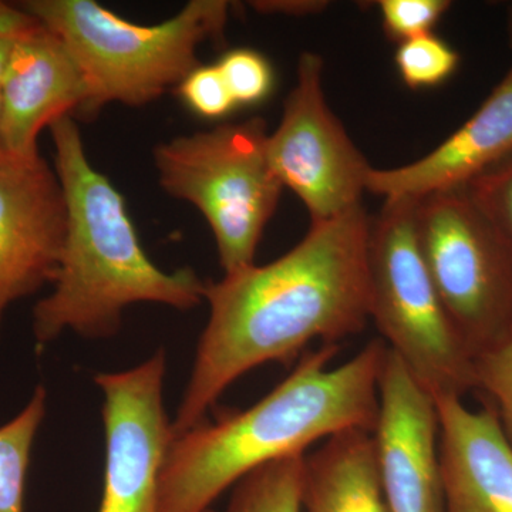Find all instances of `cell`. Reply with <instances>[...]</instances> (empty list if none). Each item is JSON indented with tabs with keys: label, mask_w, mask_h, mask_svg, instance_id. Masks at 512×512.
<instances>
[{
	"label": "cell",
	"mask_w": 512,
	"mask_h": 512,
	"mask_svg": "<svg viewBox=\"0 0 512 512\" xmlns=\"http://www.w3.org/2000/svg\"><path fill=\"white\" fill-rule=\"evenodd\" d=\"M363 205L311 224L281 258L207 282L210 319L171 430L181 436L204 423L235 380L255 367L291 362L315 340L339 345L366 329L369 318Z\"/></svg>",
	"instance_id": "cell-1"
},
{
	"label": "cell",
	"mask_w": 512,
	"mask_h": 512,
	"mask_svg": "<svg viewBox=\"0 0 512 512\" xmlns=\"http://www.w3.org/2000/svg\"><path fill=\"white\" fill-rule=\"evenodd\" d=\"M387 350L373 339L348 362L330 367L339 345H322L254 406L174 437L158 481L160 512L211 510L256 468L308 454L340 431H373Z\"/></svg>",
	"instance_id": "cell-2"
},
{
	"label": "cell",
	"mask_w": 512,
	"mask_h": 512,
	"mask_svg": "<svg viewBox=\"0 0 512 512\" xmlns=\"http://www.w3.org/2000/svg\"><path fill=\"white\" fill-rule=\"evenodd\" d=\"M55 171L66 204V232L53 291L33 309L37 345L72 330L84 338H109L134 303L195 308L207 281L192 268L165 272L148 258L126 201L90 163L72 116L49 127Z\"/></svg>",
	"instance_id": "cell-3"
},
{
	"label": "cell",
	"mask_w": 512,
	"mask_h": 512,
	"mask_svg": "<svg viewBox=\"0 0 512 512\" xmlns=\"http://www.w3.org/2000/svg\"><path fill=\"white\" fill-rule=\"evenodd\" d=\"M55 33L79 66L87 87L80 116L110 103L141 107L160 99L200 66L198 49L224 39L231 3L192 0L158 25L128 22L93 0L18 3Z\"/></svg>",
	"instance_id": "cell-4"
},
{
	"label": "cell",
	"mask_w": 512,
	"mask_h": 512,
	"mask_svg": "<svg viewBox=\"0 0 512 512\" xmlns=\"http://www.w3.org/2000/svg\"><path fill=\"white\" fill-rule=\"evenodd\" d=\"M412 198L384 200L370 218L367 242L369 318L410 375L431 396L476 390V357L434 288L417 239Z\"/></svg>",
	"instance_id": "cell-5"
},
{
	"label": "cell",
	"mask_w": 512,
	"mask_h": 512,
	"mask_svg": "<svg viewBox=\"0 0 512 512\" xmlns=\"http://www.w3.org/2000/svg\"><path fill=\"white\" fill-rule=\"evenodd\" d=\"M268 137L265 120L254 117L173 138L154 150L158 183L204 215L225 275L254 265L284 190L269 163Z\"/></svg>",
	"instance_id": "cell-6"
},
{
	"label": "cell",
	"mask_w": 512,
	"mask_h": 512,
	"mask_svg": "<svg viewBox=\"0 0 512 512\" xmlns=\"http://www.w3.org/2000/svg\"><path fill=\"white\" fill-rule=\"evenodd\" d=\"M417 239L427 271L474 357L512 332V255L468 200L448 190L419 198Z\"/></svg>",
	"instance_id": "cell-7"
},
{
	"label": "cell",
	"mask_w": 512,
	"mask_h": 512,
	"mask_svg": "<svg viewBox=\"0 0 512 512\" xmlns=\"http://www.w3.org/2000/svg\"><path fill=\"white\" fill-rule=\"evenodd\" d=\"M268 158L282 187L298 195L312 224L362 205L372 165L357 150L323 93V60L302 53L281 123L268 137Z\"/></svg>",
	"instance_id": "cell-8"
},
{
	"label": "cell",
	"mask_w": 512,
	"mask_h": 512,
	"mask_svg": "<svg viewBox=\"0 0 512 512\" xmlns=\"http://www.w3.org/2000/svg\"><path fill=\"white\" fill-rule=\"evenodd\" d=\"M167 360L158 350L126 372L100 373L106 470L99 512H160L158 481L173 440L164 407Z\"/></svg>",
	"instance_id": "cell-9"
},
{
	"label": "cell",
	"mask_w": 512,
	"mask_h": 512,
	"mask_svg": "<svg viewBox=\"0 0 512 512\" xmlns=\"http://www.w3.org/2000/svg\"><path fill=\"white\" fill-rule=\"evenodd\" d=\"M66 232V204L40 153L0 148V328L12 303L53 284Z\"/></svg>",
	"instance_id": "cell-10"
},
{
	"label": "cell",
	"mask_w": 512,
	"mask_h": 512,
	"mask_svg": "<svg viewBox=\"0 0 512 512\" xmlns=\"http://www.w3.org/2000/svg\"><path fill=\"white\" fill-rule=\"evenodd\" d=\"M436 400L387 350L373 443L390 512H447Z\"/></svg>",
	"instance_id": "cell-11"
},
{
	"label": "cell",
	"mask_w": 512,
	"mask_h": 512,
	"mask_svg": "<svg viewBox=\"0 0 512 512\" xmlns=\"http://www.w3.org/2000/svg\"><path fill=\"white\" fill-rule=\"evenodd\" d=\"M87 87L62 40L39 25L18 37L0 82V148L16 156L39 153L37 138L64 116L79 114Z\"/></svg>",
	"instance_id": "cell-12"
},
{
	"label": "cell",
	"mask_w": 512,
	"mask_h": 512,
	"mask_svg": "<svg viewBox=\"0 0 512 512\" xmlns=\"http://www.w3.org/2000/svg\"><path fill=\"white\" fill-rule=\"evenodd\" d=\"M447 512H512V446L490 403L434 396Z\"/></svg>",
	"instance_id": "cell-13"
},
{
	"label": "cell",
	"mask_w": 512,
	"mask_h": 512,
	"mask_svg": "<svg viewBox=\"0 0 512 512\" xmlns=\"http://www.w3.org/2000/svg\"><path fill=\"white\" fill-rule=\"evenodd\" d=\"M512 154V66L490 96L457 131L414 163L372 168L367 191L393 198H419L457 190Z\"/></svg>",
	"instance_id": "cell-14"
},
{
	"label": "cell",
	"mask_w": 512,
	"mask_h": 512,
	"mask_svg": "<svg viewBox=\"0 0 512 512\" xmlns=\"http://www.w3.org/2000/svg\"><path fill=\"white\" fill-rule=\"evenodd\" d=\"M302 505L306 512H390L377 470L373 431H340L306 454Z\"/></svg>",
	"instance_id": "cell-15"
},
{
	"label": "cell",
	"mask_w": 512,
	"mask_h": 512,
	"mask_svg": "<svg viewBox=\"0 0 512 512\" xmlns=\"http://www.w3.org/2000/svg\"><path fill=\"white\" fill-rule=\"evenodd\" d=\"M46 409V389L37 386L25 409L0 426V512H25L30 456Z\"/></svg>",
	"instance_id": "cell-16"
},
{
	"label": "cell",
	"mask_w": 512,
	"mask_h": 512,
	"mask_svg": "<svg viewBox=\"0 0 512 512\" xmlns=\"http://www.w3.org/2000/svg\"><path fill=\"white\" fill-rule=\"evenodd\" d=\"M305 456H292L256 468L235 484L228 512H302Z\"/></svg>",
	"instance_id": "cell-17"
},
{
	"label": "cell",
	"mask_w": 512,
	"mask_h": 512,
	"mask_svg": "<svg viewBox=\"0 0 512 512\" xmlns=\"http://www.w3.org/2000/svg\"><path fill=\"white\" fill-rule=\"evenodd\" d=\"M394 62L407 87L431 89L446 83L456 73L460 55L446 40L430 33L400 43Z\"/></svg>",
	"instance_id": "cell-18"
},
{
	"label": "cell",
	"mask_w": 512,
	"mask_h": 512,
	"mask_svg": "<svg viewBox=\"0 0 512 512\" xmlns=\"http://www.w3.org/2000/svg\"><path fill=\"white\" fill-rule=\"evenodd\" d=\"M512 255V154L461 187Z\"/></svg>",
	"instance_id": "cell-19"
},
{
	"label": "cell",
	"mask_w": 512,
	"mask_h": 512,
	"mask_svg": "<svg viewBox=\"0 0 512 512\" xmlns=\"http://www.w3.org/2000/svg\"><path fill=\"white\" fill-rule=\"evenodd\" d=\"M476 390L494 407L505 436L512 446V332L474 362Z\"/></svg>",
	"instance_id": "cell-20"
},
{
	"label": "cell",
	"mask_w": 512,
	"mask_h": 512,
	"mask_svg": "<svg viewBox=\"0 0 512 512\" xmlns=\"http://www.w3.org/2000/svg\"><path fill=\"white\" fill-rule=\"evenodd\" d=\"M237 106H255L268 99L275 73L262 53L252 49L229 50L218 62Z\"/></svg>",
	"instance_id": "cell-21"
},
{
	"label": "cell",
	"mask_w": 512,
	"mask_h": 512,
	"mask_svg": "<svg viewBox=\"0 0 512 512\" xmlns=\"http://www.w3.org/2000/svg\"><path fill=\"white\" fill-rule=\"evenodd\" d=\"M377 5L384 33L400 45L433 33L451 3L448 0H382Z\"/></svg>",
	"instance_id": "cell-22"
},
{
	"label": "cell",
	"mask_w": 512,
	"mask_h": 512,
	"mask_svg": "<svg viewBox=\"0 0 512 512\" xmlns=\"http://www.w3.org/2000/svg\"><path fill=\"white\" fill-rule=\"evenodd\" d=\"M178 94L194 113L205 119H224L238 107L218 64H200L178 86Z\"/></svg>",
	"instance_id": "cell-23"
},
{
	"label": "cell",
	"mask_w": 512,
	"mask_h": 512,
	"mask_svg": "<svg viewBox=\"0 0 512 512\" xmlns=\"http://www.w3.org/2000/svg\"><path fill=\"white\" fill-rule=\"evenodd\" d=\"M40 23L18 3L0 2V40H15L36 29Z\"/></svg>",
	"instance_id": "cell-24"
},
{
	"label": "cell",
	"mask_w": 512,
	"mask_h": 512,
	"mask_svg": "<svg viewBox=\"0 0 512 512\" xmlns=\"http://www.w3.org/2000/svg\"><path fill=\"white\" fill-rule=\"evenodd\" d=\"M328 3L323 2H281V0H264V2H252V8L259 13H281V15L303 16L318 13Z\"/></svg>",
	"instance_id": "cell-25"
},
{
	"label": "cell",
	"mask_w": 512,
	"mask_h": 512,
	"mask_svg": "<svg viewBox=\"0 0 512 512\" xmlns=\"http://www.w3.org/2000/svg\"><path fill=\"white\" fill-rule=\"evenodd\" d=\"M15 40H0V82H2V76L3 72H5L6 62H8L10 49H12Z\"/></svg>",
	"instance_id": "cell-26"
},
{
	"label": "cell",
	"mask_w": 512,
	"mask_h": 512,
	"mask_svg": "<svg viewBox=\"0 0 512 512\" xmlns=\"http://www.w3.org/2000/svg\"><path fill=\"white\" fill-rule=\"evenodd\" d=\"M508 36H510V45L512 47V5L508 10Z\"/></svg>",
	"instance_id": "cell-27"
},
{
	"label": "cell",
	"mask_w": 512,
	"mask_h": 512,
	"mask_svg": "<svg viewBox=\"0 0 512 512\" xmlns=\"http://www.w3.org/2000/svg\"><path fill=\"white\" fill-rule=\"evenodd\" d=\"M205 512H214V511H212V510H208V511H205Z\"/></svg>",
	"instance_id": "cell-28"
}]
</instances>
